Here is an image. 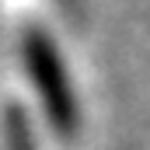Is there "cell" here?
<instances>
[{"instance_id":"1","label":"cell","mask_w":150,"mask_h":150,"mask_svg":"<svg viewBox=\"0 0 150 150\" xmlns=\"http://www.w3.org/2000/svg\"><path fill=\"white\" fill-rule=\"evenodd\" d=\"M25 67H28V74H32V80L38 87V98H42L45 115H49V126L70 140L77 133V126H80V108H77L67 67L59 59V49L38 28H32L25 35Z\"/></svg>"},{"instance_id":"2","label":"cell","mask_w":150,"mask_h":150,"mask_svg":"<svg viewBox=\"0 0 150 150\" xmlns=\"http://www.w3.org/2000/svg\"><path fill=\"white\" fill-rule=\"evenodd\" d=\"M4 136H7V150H38L32 122H28V112L21 105H11L4 112Z\"/></svg>"}]
</instances>
